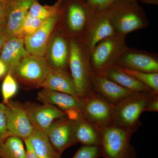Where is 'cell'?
Masks as SVG:
<instances>
[{"mask_svg":"<svg viewBox=\"0 0 158 158\" xmlns=\"http://www.w3.org/2000/svg\"><path fill=\"white\" fill-rule=\"evenodd\" d=\"M107 11L116 34L126 36L149 25L146 13L137 0H118Z\"/></svg>","mask_w":158,"mask_h":158,"instance_id":"obj_1","label":"cell"},{"mask_svg":"<svg viewBox=\"0 0 158 158\" xmlns=\"http://www.w3.org/2000/svg\"><path fill=\"white\" fill-rule=\"evenodd\" d=\"M156 94L152 92H134L114 105L113 125L135 132L141 125V114Z\"/></svg>","mask_w":158,"mask_h":158,"instance_id":"obj_2","label":"cell"},{"mask_svg":"<svg viewBox=\"0 0 158 158\" xmlns=\"http://www.w3.org/2000/svg\"><path fill=\"white\" fill-rule=\"evenodd\" d=\"M93 12L85 0L62 1L59 20L62 29L69 37L81 40Z\"/></svg>","mask_w":158,"mask_h":158,"instance_id":"obj_3","label":"cell"},{"mask_svg":"<svg viewBox=\"0 0 158 158\" xmlns=\"http://www.w3.org/2000/svg\"><path fill=\"white\" fill-rule=\"evenodd\" d=\"M89 53L80 40L70 37L69 67L70 75L80 98L92 91V71L89 60Z\"/></svg>","mask_w":158,"mask_h":158,"instance_id":"obj_4","label":"cell"},{"mask_svg":"<svg viewBox=\"0 0 158 158\" xmlns=\"http://www.w3.org/2000/svg\"><path fill=\"white\" fill-rule=\"evenodd\" d=\"M126 36L115 34L98 42L89 55L92 72L101 73L105 69L116 64L122 54L128 48Z\"/></svg>","mask_w":158,"mask_h":158,"instance_id":"obj_5","label":"cell"},{"mask_svg":"<svg viewBox=\"0 0 158 158\" xmlns=\"http://www.w3.org/2000/svg\"><path fill=\"white\" fill-rule=\"evenodd\" d=\"M134 132L113 125L102 129L101 147L103 158H136L131 144Z\"/></svg>","mask_w":158,"mask_h":158,"instance_id":"obj_6","label":"cell"},{"mask_svg":"<svg viewBox=\"0 0 158 158\" xmlns=\"http://www.w3.org/2000/svg\"><path fill=\"white\" fill-rule=\"evenodd\" d=\"M52 67L44 57L29 55L22 59L11 72L17 83L26 88H39Z\"/></svg>","mask_w":158,"mask_h":158,"instance_id":"obj_7","label":"cell"},{"mask_svg":"<svg viewBox=\"0 0 158 158\" xmlns=\"http://www.w3.org/2000/svg\"><path fill=\"white\" fill-rule=\"evenodd\" d=\"M82 114L88 120L102 129L113 125L114 105L92 90L81 98Z\"/></svg>","mask_w":158,"mask_h":158,"instance_id":"obj_8","label":"cell"},{"mask_svg":"<svg viewBox=\"0 0 158 158\" xmlns=\"http://www.w3.org/2000/svg\"><path fill=\"white\" fill-rule=\"evenodd\" d=\"M5 105L8 137H18L23 141L28 139L33 131L34 126L24 106L11 100Z\"/></svg>","mask_w":158,"mask_h":158,"instance_id":"obj_9","label":"cell"},{"mask_svg":"<svg viewBox=\"0 0 158 158\" xmlns=\"http://www.w3.org/2000/svg\"><path fill=\"white\" fill-rule=\"evenodd\" d=\"M115 34L107 10L93 12L81 40L89 54L98 42Z\"/></svg>","mask_w":158,"mask_h":158,"instance_id":"obj_10","label":"cell"},{"mask_svg":"<svg viewBox=\"0 0 158 158\" xmlns=\"http://www.w3.org/2000/svg\"><path fill=\"white\" fill-rule=\"evenodd\" d=\"M70 41V37L60 27L52 34L46 53L47 60L52 68L67 72Z\"/></svg>","mask_w":158,"mask_h":158,"instance_id":"obj_11","label":"cell"},{"mask_svg":"<svg viewBox=\"0 0 158 158\" xmlns=\"http://www.w3.org/2000/svg\"><path fill=\"white\" fill-rule=\"evenodd\" d=\"M116 65L121 68L148 73H158V55L128 48Z\"/></svg>","mask_w":158,"mask_h":158,"instance_id":"obj_12","label":"cell"},{"mask_svg":"<svg viewBox=\"0 0 158 158\" xmlns=\"http://www.w3.org/2000/svg\"><path fill=\"white\" fill-rule=\"evenodd\" d=\"M59 15L45 20L33 34L24 38L25 48L30 55L44 57L54 30L59 23Z\"/></svg>","mask_w":158,"mask_h":158,"instance_id":"obj_13","label":"cell"},{"mask_svg":"<svg viewBox=\"0 0 158 158\" xmlns=\"http://www.w3.org/2000/svg\"><path fill=\"white\" fill-rule=\"evenodd\" d=\"M45 133L53 147L61 154L77 144L74 138L72 120L67 116L55 120Z\"/></svg>","mask_w":158,"mask_h":158,"instance_id":"obj_14","label":"cell"},{"mask_svg":"<svg viewBox=\"0 0 158 158\" xmlns=\"http://www.w3.org/2000/svg\"><path fill=\"white\" fill-rule=\"evenodd\" d=\"M91 85L94 93L114 106L134 93L103 75L93 72L91 74Z\"/></svg>","mask_w":158,"mask_h":158,"instance_id":"obj_15","label":"cell"},{"mask_svg":"<svg viewBox=\"0 0 158 158\" xmlns=\"http://www.w3.org/2000/svg\"><path fill=\"white\" fill-rule=\"evenodd\" d=\"M31 123L34 126L45 132L55 120L66 117L64 111L53 105H24Z\"/></svg>","mask_w":158,"mask_h":158,"instance_id":"obj_16","label":"cell"},{"mask_svg":"<svg viewBox=\"0 0 158 158\" xmlns=\"http://www.w3.org/2000/svg\"><path fill=\"white\" fill-rule=\"evenodd\" d=\"M35 0H19L9 3L2 34L7 39L15 36L28 14Z\"/></svg>","mask_w":158,"mask_h":158,"instance_id":"obj_17","label":"cell"},{"mask_svg":"<svg viewBox=\"0 0 158 158\" xmlns=\"http://www.w3.org/2000/svg\"><path fill=\"white\" fill-rule=\"evenodd\" d=\"M74 138L76 143L82 145L101 146L102 129L92 123L83 114L72 120Z\"/></svg>","mask_w":158,"mask_h":158,"instance_id":"obj_18","label":"cell"},{"mask_svg":"<svg viewBox=\"0 0 158 158\" xmlns=\"http://www.w3.org/2000/svg\"><path fill=\"white\" fill-rule=\"evenodd\" d=\"M37 98L43 103L53 105L64 112L73 110L82 113L81 99L68 94L43 88Z\"/></svg>","mask_w":158,"mask_h":158,"instance_id":"obj_19","label":"cell"},{"mask_svg":"<svg viewBox=\"0 0 158 158\" xmlns=\"http://www.w3.org/2000/svg\"><path fill=\"white\" fill-rule=\"evenodd\" d=\"M0 55V60L11 72L20 61L30 55L25 46L24 39L13 36L7 39Z\"/></svg>","mask_w":158,"mask_h":158,"instance_id":"obj_20","label":"cell"},{"mask_svg":"<svg viewBox=\"0 0 158 158\" xmlns=\"http://www.w3.org/2000/svg\"><path fill=\"white\" fill-rule=\"evenodd\" d=\"M99 74L132 92H153L151 89L143 85L132 76L127 73L121 67L116 64L110 66Z\"/></svg>","mask_w":158,"mask_h":158,"instance_id":"obj_21","label":"cell"},{"mask_svg":"<svg viewBox=\"0 0 158 158\" xmlns=\"http://www.w3.org/2000/svg\"><path fill=\"white\" fill-rule=\"evenodd\" d=\"M41 88L68 94L81 98L70 74L67 72L52 68Z\"/></svg>","mask_w":158,"mask_h":158,"instance_id":"obj_22","label":"cell"},{"mask_svg":"<svg viewBox=\"0 0 158 158\" xmlns=\"http://www.w3.org/2000/svg\"><path fill=\"white\" fill-rule=\"evenodd\" d=\"M28 139L38 158H62V154L54 148L45 133L36 127L34 126Z\"/></svg>","mask_w":158,"mask_h":158,"instance_id":"obj_23","label":"cell"},{"mask_svg":"<svg viewBox=\"0 0 158 158\" xmlns=\"http://www.w3.org/2000/svg\"><path fill=\"white\" fill-rule=\"evenodd\" d=\"M23 142L18 137H8L0 146V158H25Z\"/></svg>","mask_w":158,"mask_h":158,"instance_id":"obj_24","label":"cell"},{"mask_svg":"<svg viewBox=\"0 0 158 158\" xmlns=\"http://www.w3.org/2000/svg\"><path fill=\"white\" fill-rule=\"evenodd\" d=\"M62 1H58L52 6L41 5L35 0L30 7L28 15L32 17L45 20L51 17L59 15Z\"/></svg>","mask_w":158,"mask_h":158,"instance_id":"obj_25","label":"cell"},{"mask_svg":"<svg viewBox=\"0 0 158 158\" xmlns=\"http://www.w3.org/2000/svg\"><path fill=\"white\" fill-rule=\"evenodd\" d=\"M122 68L127 73L132 76L143 85L151 89L154 93L158 94V73L144 72Z\"/></svg>","mask_w":158,"mask_h":158,"instance_id":"obj_26","label":"cell"},{"mask_svg":"<svg viewBox=\"0 0 158 158\" xmlns=\"http://www.w3.org/2000/svg\"><path fill=\"white\" fill-rule=\"evenodd\" d=\"M18 89L17 82L9 72L5 76L2 84V93L3 103L6 104L16 94Z\"/></svg>","mask_w":158,"mask_h":158,"instance_id":"obj_27","label":"cell"},{"mask_svg":"<svg viewBox=\"0 0 158 158\" xmlns=\"http://www.w3.org/2000/svg\"><path fill=\"white\" fill-rule=\"evenodd\" d=\"M44 21L32 17L28 14L21 27L15 36L24 39L37 31Z\"/></svg>","mask_w":158,"mask_h":158,"instance_id":"obj_28","label":"cell"},{"mask_svg":"<svg viewBox=\"0 0 158 158\" xmlns=\"http://www.w3.org/2000/svg\"><path fill=\"white\" fill-rule=\"evenodd\" d=\"M102 156L101 146L82 145L73 158H99Z\"/></svg>","mask_w":158,"mask_h":158,"instance_id":"obj_29","label":"cell"},{"mask_svg":"<svg viewBox=\"0 0 158 158\" xmlns=\"http://www.w3.org/2000/svg\"><path fill=\"white\" fill-rule=\"evenodd\" d=\"M118 0H87L86 2L93 12L107 11Z\"/></svg>","mask_w":158,"mask_h":158,"instance_id":"obj_30","label":"cell"},{"mask_svg":"<svg viewBox=\"0 0 158 158\" xmlns=\"http://www.w3.org/2000/svg\"><path fill=\"white\" fill-rule=\"evenodd\" d=\"M8 138L6 116V106L0 103V146Z\"/></svg>","mask_w":158,"mask_h":158,"instance_id":"obj_31","label":"cell"},{"mask_svg":"<svg viewBox=\"0 0 158 158\" xmlns=\"http://www.w3.org/2000/svg\"><path fill=\"white\" fill-rule=\"evenodd\" d=\"M158 111V95H155L150 101L144 112H155Z\"/></svg>","mask_w":158,"mask_h":158,"instance_id":"obj_32","label":"cell"},{"mask_svg":"<svg viewBox=\"0 0 158 158\" xmlns=\"http://www.w3.org/2000/svg\"><path fill=\"white\" fill-rule=\"evenodd\" d=\"M23 141L25 144L26 152L25 158H38L34 152L28 139H26Z\"/></svg>","mask_w":158,"mask_h":158,"instance_id":"obj_33","label":"cell"},{"mask_svg":"<svg viewBox=\"0 0 158 158\" xmlns=\"http://www.w3.org/2000/svg\"><path fill=\"white\" fill-rule=\"evenodd\" d=\"M9 3L6 2H0V20L6 19Z\"/></svg>","mask_w":158,"mask_h":158,"instance_id":"obj_34","label":"cell"},{"mask_svg":"<svg viewBox=\"0 0 158 158\" xmlns=\"http://www.w3.org/2000/svg\"><path fill=\"white\" fill-rule=\"evenodd\" d=\"M8 73V69L6 65L2 60H0V79L3 77L6 76Z\"/></svg>","mask_w":158,"mask_h":158,"instance_id":"obj_35","label":"cell"},{"mask_svg":"<svg viewBox=\"0 0 158 158\" xmlns=\"http://www.w3.org/2000/svg\"><path fill=\"white\" fill-rule=\"evenodd\" d=\"M7 40V38L4 35L2 34H0V52L2 51Z\"/></svg>","mask_w":158,"mask_h":158,"instance_id":"obj_36","label":"cell"},{"mask_svg":"<svg viewBox=\"0 0 158 158\" xmlns=\"http://www.w3.org/2000/svg\"><path fill=\"white\" fill-rule=\"evenodd\" d=\"M141 2L150 5H158V0H139Z\"/></svg>","mask_w":158,"mask_h":158,"instance_id":"obj_37","label":"cell"},{"mask_svg":"<svg viewBox=\"0 0 158 158\" xmlns=\"http://www.w3.org/2000/svg\"><path fill=\"white\" fill-rule=\"evenodd\" d=\"M5 19L0 20V34H2V29L5 24Z\"/></svg>","mask_w":158,"mask_h":158,"instance_id":"obj_38","label":"cell"},{"mask_svg":"<svg viewBox=\"0 0 158 158\" xmlns=\"http://www.w3.org/2000/svg\"><path fill=\"white\" fill-rule=\"evenodd\" d=\"M14 0H0V2H6L7 3H10L14 2Z\"/></svg>","mask_w":158,"mask_h":158,"instance_id":"obj_39","label":"cell"},{"mask_svg":"<svg viewBox=\"0 0 158 158\" xmlns=\"http://www.w3.org/2000/svg\"><path fill=\"white\" fill-rule=\"evenodd\" d=\"M59 1H63V0H59ZM85 1H87V0H85Z\"/></svg>","mask_w":158,"mask_h":158,"instance_id":"obj_40","label":"cell"},{"mask_svg":"<svg viewBox=\"0 0 158 158\" xmlns=\"http://www.w3.org/2000/svg\"><path fill=\"white\" fill-rule=\"evenodd\" d=\"M14 1H19V0H14Z\"/></svg>","mask_w":158,"mask_h":158,"instance_id":"obj_41","label":"cell"}]
</instances>
